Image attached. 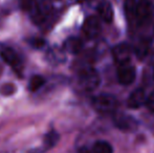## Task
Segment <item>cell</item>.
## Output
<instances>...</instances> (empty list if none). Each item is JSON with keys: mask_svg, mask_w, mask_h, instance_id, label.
Listing matches in <instances>:
<instances>
[{"mask_svg": "<svg viewBox=\"0 0 154 153\" xmlns=\"http://www.w3.org/2000/svg\"><path fill=\"white\" fill-rule=\"evenodd\" d=\"M146 106H147V108H148V110L154 115V91L151 92L148 98H147Z\"/></svg>", "mask_w": 154, "mask_h": 153, "instance_id": "d6986e66", "label": "cell"}, {"mask_svg": "<svg viewBox=\"0 0 154 153\" xmlns=\"http://www.w3.org/2000/svg\"><path fill=\"white\" fill-rule=\"evenodd\" d=\"M149 51V41L147 39H140L135 44L134 53L138 57V59H144Z\"/></svg>", "mask_w": 154, "mask_h": 153, "instance_id": "5bb4252c", "label": "cell"}, {"mask_svg": "<svg viewBox=\"0 0 154 153\" xmlns=\"http://www.w3.org/2000/svg\"><path fill=\"white\" fill-rule=\"evenodd\" d=\"M60 139V135L57 131L51 130L47 133L44 136V139H43V147H44V150H48L51 148L55 147L57 145V143Z\"/></svg>", "mask_w": 154, "mask_h": 153, "instance_id": "4fadbf2b", "label": "cell"}, {"mask_svg": "<svg viewBox=\"0 0 154 153\" xmlns=\"http://www.w3.org/2000/svg\"><path fill=\"white\" fill-rule=\"evenodd\" d=\"M118 100L114 96L109 93H102L94 96L92 100V106L97 112L103 115L113 113L118 108Z\"/></svg>", "mask_w": 154, "mask_h": 153, "instance_id": "6da1fadb", "label": "cell"}, {"mask_svg": "<svg viewBox=\"0 0 154 153\" xmlns=\"http://www.w3.org/2000/svg\"><path fill=\"white\" fill-rule=\"evenodd\" d=\"M136 6H137L136 0H125L124 1V11H125V15L128 20L131 21L132 19H135Z\"/></svg>", "mask_w": 154, "mask_h": 153, "instance_id": "9a60e30c", "label": "cell"}, {"mask_svg": "<svg viewBox=\"0 0 154 153\" xmlns=\"http://www.w3.org/2000/svg\"><path fill=\"white\" fill-rule=\"evenodd\" d=\"M37 0H19V4H20V8L23 11H31L34 8V6L37 4Z\"/></svg>", "mask_w": 154, "mask_h": 153, "instance_id": "ac0fdd59", "label": "cell"}, {"mask_svg": "<svg viewBox=\"0 0 154 153\" xmlns=\"http://www.w3.org/2000/svg\"><path fill=\"white\" fill-rule=\"evenodd\" d=\"M131 54H132V48L127 43L116 44L112 48V57H113L114 61L119 65L129 63L130 58H131Z\"/></svg>", "mask_w": 154, "mask_h": 153, "instance_id": "52a82bcc", "label": "cell"}, {"mask_svg": "<svg viewBox=\"0 0 154 153\" xmlns=\"http://www.w3.org/2000/svg\"><path fill=\"white\" fill-rule=\"evenodd\" d=\"M116 78L120 84L124 86L131 85L136 78V70L131 64H122L119 65L116 70Z\"/></svg>", "mask_w": 154, "mask_h": 153, "instance_id": "5b68a950", "label": "cell"}, {"mask_svg": "<svg viewBox=\"0 0 154 153\" xmlns=\"http://www.w3.org/2000/svg\"><path fill=\"white\" fill-rule=\"evenodd\" d=\"M97 13L104 22L110 23L113 20V8L109 1H102L97 5Z\"/></svg>", "mask_w": 154, "mask_h": 153, "instance_id": "8fae6325", "label": "cell"}, {"mask_svg": "<svg viewBox=\"0 0 154 153\" xmlns=\"http://www.w3.org/2000/svg\"><path fill=\"white\" fill-rule=\"evenodd\" d=\"M64 48L70 54H79L83 48V42L77 37L68 38L64 43Z\"/></svg>", "mask_w": 154, "mask_h": 153, "instance_id": "7c38bea8", "label": "cell"}, {"mask_svg": "<svg viewBox=\"0 0 154 153\" xmlns=\"http://www.w3.org/2000/svg\"><path fill=\"white\" fill-rule=\"evenodd\" d=\"M92 153H113V148L108 142L97 141L92 146Z\"/></svg>", "mask_w": 154, "mask_h": 153, "instance_id": "2e32d148", "label": "cell"}, {"mask_svg": "<svg viewBox=\"0 0 154 153\" xmlns=\"http://www.w3.org/2000/svg\"><path fill=\"white\" fill-rule=\"evenodd\" d=\"M83 34L87 39H94L100 35L102 31L101 21L97 17L95 16H89L83 24Z\"/></svg>", "mask_w": 154, "mask_h": 153, "instance_id": "ba28073f", "label": "cell"}, {"mask_svg": "<svg viewBox=\"0 0 154 153\" xmlns=\"http://www.w3.org/2000/svg\"><path fill=\"white\" fill-rule=\"evenodd\" d=\"M113 123L116 128L122 131H127V132L136 130L138 127V122L133 116L123 112L116 113L113 115Z\"/></svg>", "mask_w": 154, "mask_h": 153, "instance_id": "3957f363", "label": "cell"}, {"mask_svg": "<svg viewBox=\"0 0 154 153\" xmlns=\"http://www.w3.org/2000/svg\"><path fill=\"white\" fill-rule=\"evenodd\" d=\"M31 44L35 48H41V47H43L45 45V41L42 38H34L31 41Z\"/></svg>", "mask_w": 154, "mask_h": 153, "instance_id": "44dd1931", "label": "cell"}, {"mask_svg": "<svg viewBox=\"0 0 154 153\" xmlns=\"http://www.w3.org/2000/svg\"><path fill=\"white\" fill-rule=\"evenodd\" d=\"M79 84L85 91H93L101 84L100 74L93 68H86L80 74Z\"/></svg>", "mask_w": 154, "mask_h": 153, "instance_id": "7a4b0ae2", "label": "cell"}, {"mask_svg": "<svg viewBox=\"0 0 154 153\" xmlns=\"http://www.w3.org/2000/svg\"><path fill=\"white\" fill-rule=\"evenodd\" d=\"M51 11V5L48 1L43 0V1L37 2V4L31 11L32 20L36 24H42L46 20L47 17H48Z\"/></svg>", "mask_w": 154, "mask_h": 153, "instance_id": "8992f818", "label": "cell"}, {"mask_svg": "<svg viewBox=\"0 0 154 153\" xmlns=\"http://www.w3.org/2000/svg\"><path fill=\"white\" fill-rule=\"evenodd\" d=\"M153 6L149 0H140L137 2L136 6V13H135V21L138 24L147 22L152 16Z\"/></svg>", "mask_w": 154, "mask_h": 153, "instance_id": "9c48e42d", "label": "cell"}, {"mask_svg": "<svg viewBox=\"0 0 154 153\" xmlns=\"http://www.w3.org/2000/svg\"><path fill=\"white\" fill-rule=\"evenodd\" d=\"M0 57L5 63H8L15 72L20 74L22 70V62L19 55L11 47H0Z\"/></svg>", "mask_w": 154, "mask_h": 153, "instance_id": "277c9868", "label": "cell"}, {"mask_svg": "<svg viewBox=\"0 0 154 153\" xmlns=\"http://www.w3.org/2000/svg\"><path fill=\"white\" fill-rule=\"evenodd\" d=\"M43 150H41L40 148H38V149H32V150H29L27 153H42Z\"/></svg>", "mask_w": 154, "mask_h": 153, "instance_id": "603a6c76", "label": "cell"}, {"mask_svg": "<svg viewBox=\"0 0 154 153\" xmlns=\"http://www.w3.org/2000/svg\"><path fill=\"white\" fill-rule=\"evenodd\" d=\"M146 93L143 88H136L130 93L127 100V106L130 109H138L140 106L146 104Z\"/></svg>", "mask_w": 154, "mask_h": 153, "instance_id": "30bf717a", "label": "cell"}, {"mask_svg": "<svg viewBox=\"0 0 154 153\" xmlns=\"http://www.w3.org/2000/svg\"><path fill=\"white\" fill-rule=\"evenodd\" d=\"M15 92V87L12 84H6L1 88V93L3 96H11Z\"/></svg>", "mask_w": 154, "mask_h": 153, "instance_id": "ffe728a7", "label": "cell"}, {"mask_svg": "<svg viewBox=\"0 0 154 153\" xmlns=\"http://www.w3.org/2000/svg\"><path fill=\"white\" fill-rule=\"evenodd\" d=\"M45 84V79L42 76H39V75H36L31 79L29 83V89L31 91L35 92L37 90H39L43 85Z\"/></svg>", "mask_w": 154, "mask_h": 153, "instance_id": "e0dca14e", "label": "cell"}, {"mask_svg": "<svg viewBox=\"0 0 154 153\" xmlns=\"http://www.w3.org/2000/svg\"><path fill=\"white\" fill-rule=\"evenodd\" d=\"M78 153H92V150L89 149V148H87V147H82L79 149Z\"/></svg>", "mask_w": 154, "mask_h": 153, "instance_id": "7402d4cb", "label": "cell"}]
</instances>
